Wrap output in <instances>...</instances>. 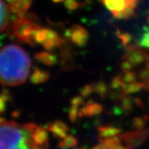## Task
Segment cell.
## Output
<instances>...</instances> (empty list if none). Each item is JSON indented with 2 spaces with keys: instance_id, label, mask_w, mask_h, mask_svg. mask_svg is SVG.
<instances>
[{
  "instance_id": "obj_1",
  "label": "cell",
  "mask_w": 149,
  "mask_h": 149,
  "mask_svg": "<svg viewBox=\"0 0 149 149\" xmlns=\"http://www.w3.org/2000/svg\"><path fill=\"white\" fill-rule=\"evenodd\" d=\"M31 60L27 52L18 45L8 44L0 53V80L3 85L17 86L27 81Z\"/></svg>"
},
{
  "instance_id": "obj_2",
  "label": "cell",
  "mask_w": 149,
  "mask_h": 149,
  "mask_svg": "<svg viewBox=\"0 0 149 149\" xmlns=\"http://www.w3.org/2000/svg\"><path fill=\"white\" fill-rule=\"evenodd\" d=\"M33 132L28 131L24 125L2 118L0 149H49V145H41L36 143L32 136Z\"/></svg>"
},
{
  "instance_id": "obj_3",
  "label": "cell",
  "mask_w": 149,
  "mask_h": 149,
  "mask_svg": "<svg viewBox=\"0 0 149 149\" xmlns=\"http://www.w3.org/2000/svg\"><path fill=\"white\" fill-rule=\"evenodd\" d=\"M39 19L33 13L18 14L12 25V34L18 41L34 46L36 43L34 36L36 32L41 28Z\"/></svg>"
},
{
  "instance_id": "obj_4",
  "label": "cell",
  "mask_w": 149,
  "mask_h": 149,
  "mask_svg": "<svg viewBox=\"0 0 149 149\" xmlns=\"http://www.w3.org/2000/svg\"><path fill=\"white\" fill-rule=\"evenodd\" d=\"M126 53L122 57V59H127L134 65H141L149 59V54L146 50L141 49L135 44H130L125 48Z\"/></svg>"
},
{
  "instance_id": "obj_5",
  "label": "cell",
  "mask_w": 149,
  "mask_h": 149,
  "mask_svg": "<svg viewBox=\"0 0 149 149\" xmlns=\"http://www.w3.org/2000/svg\"><path fill=\"white\" fill-rule=\"evenodd\" d=\"M65 36L77 47H83L89 39V33L85 28L79 24H74L67 30Z\"/></svg>"
},
{
  "instance_id": "obj_6",
  "label": "cell",
  "mask_w": 149,
  "mask_h": 149,
  "mask_svg": "<svg viewBox=\"0 0 149 149\" xmlns=\"http://www.w3.org/2000/svg\"><path fill=\"white\" fill-rule=\"evenodd\" d=\"M63 43H65V40L61 38L59 34L51 29L45 28V37L41 46L48 51H51L54 48L60 47Z\"/></svg>"
},
{
  "instance_id": "obj_7",
  "label": "cell",
  "mask_w": 149,
  "mask_h": 149,
  "mask_svg": "<svg viewBox=\"0 0 149 149\" xmlns=\"http://www.w3.org/2000/svg\"><path fill=\"white\" fill-rule=\"evenodd\" d=\"M104 110V107L100 104L89 101L84 107L79 110V116H94L100 115Z\"/></svg>"
},
{
  "instance_id": "obj_8",
  "label": "cell",
  "mask_w": 149,
  "mask_h": 149,
  "mask_svg": "<svg viewBox=\"0 0 149 149\" xmlns=\"http://www.w3.org/2000/svg\"><path fill=\"white\" fill-rule=\"evenodd\" d=\"M10 10L15 14H22L28 11L32 4V0H7Z\"/></svg>"
},
{
  "instance_id": "obj_9",
  "label": "cell",
  "mask_w": 149,
  "mask_h": 149,
  "mask_svg": "<svg viewBox=\"0 0 149 149\" xmlns=\"http://www.w3.org/2000/svg\"><path fill=\"white\" fill-rule=\"evenodd\" d=\"M47 130L52 133L54 134L56 137L60 139H64L67 136V132L69 131L68 126L65 123L61 120H56L53 123H50L47 126Z\"/></svg>"
},
{
  "instance_id": "obj_10",
  "label": "cell",
  "mask_w": 149,
  "mask_h": 149,
  "mask_svg": "<svg viewBox=\"0 0 149 149\" xmlns=\"http://www.w3.org/2000/svg\"><path fill=\"white\" fill-rule=\"evenodd\" d=\"M49 78V73L48 71L43 70L39 68H35L31 75V82L32 84H38L46 82Z\"/></svg>"
},
{
  "instance_id": "obj_11",
  "label": "cell",
  "mask_w": 149,
  "mask_h": 149,
  "mask_svg": "<svg viewBox=\"0 0 149 149\" xmlns=\"http://www.w3.org/2000/svg\"><path fill=\"white\" fill-rule=\"evenodd\" d=\"M110 12H120L126 8L124 0H99Z\"/></svg>"
},
{
  "instance_id": "obj_12",
  "label": "cell",
  "mask_w": 149,
  "mask_h": 149,
  "mask_svg": "<svg viewBox=\"0 0 149 149\" xmlns=\"http://www.w3.org/2000/svg\"><path fill=\"white\" fill-rule=\"evenodd\" d=\"M1 2V23L0 31L3 32L7 28L10 22V12L8 6L5 3L3 0H0Z\"/></svg>"
},
{
  "instance_id": "obj_13",
  "label": "cell",
  "mask_w": 149,
  "mask_h": 149,
  "mask_svg": "<svg viewBox=\"0 0 149 149\" xmlns=\"http://www.w3.org/2000/svg\"><path fill=\"white\" fill-rule=\"evenodd\" d=\"M34 58L40 63H43L47 66H52L56 63V57L55 55L47 52H39L34 54Z\"/></svg>"
},
{
  "instance_id": "obj_14",
  "label": "cell",
  "mask_w": 149,
  "mask_h": 149,
  "mask_svg": "<svg viewBox=\"0 0 149 149\" xmlns=\"http://www.w3.org/2000/svg\"><path fill=\"white\" fill-rule=\"evenodd\" d=\"M98 134L103 139L113 137L121 132L120 129L112 126H100L97 128Z\"/></svg>"
},
{
  "instance_id": "obj_15",
  "label": "cell",
  "mask_w": 149,
  "mask_h": 149,
  "mask_svg": "<svg viewBox=\"0 0 149 149\" xmlns=\"http://www.w3.org/2000/svg\"><path fill=\"white\" fill-rule=\"evenodd\" d=\"M143 88H145V82L135 81V82L130 83V84H124L123 86L122 87L121 91L123 94H129L139 92Z\"/></svg>"
},
{
  "instance_id": "obj_16",
  "label": "cell",
  "mask_w": 149,
  "mask_h": 149,
  "mask_svg": "<svg viewBox=\"0 0 149 149\" xmlns=\"http://www.w3.org/2000/svg\"><path fill=\"white\" fill-rule=\"evenodd\" d=\"M113 16L116 19H130L135 16V10L130 8H126L120 12H111Z\"/></svg>"
},
{
  "instance_id": "obj_17",
  "label": "cell",
  "mask_w": 149,
  "mask_h": 149,
  "mask_svg": "<svg viewBox=\"0 0 149 149\" xmlns=\"http://www.w3.org/2000/svg\"><path fill=\"white\" fill-rule=\"evenodd\" d=\"M92 86L93 89H94V92L97 93L100 97L105 96L108 91L107 85L103 81L94 83V84H92Z\"/></svg>"
},
{
  "instance_id": "obj_18",
  "label": "cell",
  "mask_w": 149,
  "mask_h": 149,
  "mask_svg": "<svg viewBox=\"0 0 149 149\" xmlns=\"http://www.w3.org/2000/svg\"><path fill=\"white\" fill-rule=\"evenodd\" d=\"M116 35L120 40L122 45L123 46L124 48H126V47H127L128 46L131 44V42L132 40V36L130 33L120 32L119 30H117Z\"/></svg>"
},
{
  "instance_id": "obj_19",
  "label": "cell",
  "mask_w": 149,
  "mask_h": 149,
  "mask_svg": "<svg viewBox=\"0 0 149 149\" xmlns=\"http://www.w3.org/2000/svg\"><path fill=\"white\" fill-rule=\"evenodd\" d=\"M132 97L126 96V94L122 93V96H120V99L122 103V107L125 111H130L133 106L134 100L131 99Z\"/></svg>"
},
{
  "instance_id": "obj_20",
  "label": "cell",
  "mask_w": 149,
  "mask_h": 149,
  "mask_svg": "<svg viewBox=\"0 0 149 149\" xmlns=\"http://www.w3.org/2000/svg\"><path fill=\"white\" fill-rule=\"evenodd\" d=\"M77 144V140L72 135H67L64 138L63 141H61L59 143V147L60 148H70L74 147Z\"/></svg>"
},
{
  "instance_id": "obj_21",
  "label": "cell",
  "mask_w": 149,
  "mask_h": 149,
  "mask_svg": "<svg viewBox=\"0 0 149 149\" xmlns=\"http://www.w3.org/2000/svg\"><path fill=\"white\" fill-rule=\"evenodd\" d=\"M64 6L67 10L72 12V11L78 9L79 7H81V4L79 2H78L77 0H65L64 1Z\"/></svg>"
},
{
  "instance_id": "obj_22",
  "label": "cell",
  "mask_w": 149,
  "mask_h": 149,
  "mask_svg": "<svg viewBox=\"0 0 149 149\" xmlns=\"http://www.w3.org/2000/svg\"><path fill=\"white\" fill-rule=\"evenodd\" d=\"M122 78H123V81L125 84H130V83L136 81L138 76L135 72L130 71V72H124V74L122 76Z\"/></svg>"
},
{
  "instance_id": "obj_23",
  "label": "cell",
  "mask_w": 149,
  "mask_h": 149,
  "mask_svg": "<svg viewBox=\"0 0 149 149\" xmlns=\"http://www.w3.org/2000/svg\"><path fill=\"white\" fill-rule=\"evenodd\" d=\"M124 84L125 83L123 81L122 76H120V75H116L113 79H112L110 86L112 89H121L122 87L123 86Z\"/></svg>"
},
{
  "instance_id": "obj_24",
  "label": "cell",
  "mask_w": 149,
  "mask_h": 149,
  "mask_svg": "<svg viewBox=\"0 0 149 149\" xmlns=\"http://www.w3.org/2000/svg\"><path fill=\"white\" fill-rule=\"evenodd\" d=\"M79 107L77 106H72L71 105V107L69 110V119L72 123H75L78 119V116H79Z\"/></svg>"
},
{
  "instance_id": "obj_25",
  "label": "cell",
  "mask_w": 149,
  "mask_h": 149,
  "mask_svg": "<svg viewBox=\"0 0 149 149\" xmlns=\"http://www.w3.org/2000/svg\"><path fill=\"white\" fill-rule=\"evenodd\" d=\"M145 116L144 117L138 116V117L134 118L132 120V125L134 126V127L139 129V130H141L145 126V123H146V117Z\"/></svg>"
},
{
  "instance_id": "obj_26",
  "label": "cell",
  "mask_w": 149,
  "mask_h": 149,
  "mask_svg": "<svg viewBox=\"0 0 149 149\" xmlns=\"http://www.w3.org/2000/svg\"><path fill=\"white\" fill-rule=\"evenodd\" d=\"M93 92H94V89H93L92 84L84 85L80 91L81 95L82 97H88L90 96L91 94H92Z\"/></svg>"
},
{
  "instance_id": "obj_27",
  "label": "cell",
  "mask_w": 149,
  "mask_h": 149,
  "mask_svg": "<svg viewBox=\"0 0 149 149\" xmlns=\"http://www.w3.org/2000/svg\"><path fill=\"white\" fill-rule=\"evenodd\" d=\"M133 66L134 65L129 60H127V59H122V63L120 64V69L123 72L131 71L132 69L133 68Z\"/></svg>"
},
{
  "instance_id": "obj_28",
  "label": "cell",
  "mask_w": 149,
  "mask_h": 149,
  "mask_svg": "<svg viewBox=\"0 0 149 149\" xmlns=\"http://www.w3.org/2000/svg\"><path fill=\"white\" fill-rule=\"evenodd\" d=\"M139 44L141 47L149 48V33L147 30H145V31L141 36V38L139 41Z\"/></svg>"
},
{
  "instance_id": "obj_29",
  "label": "cell",
  "mask_w": 149,
  "mask_h": 149,
  "mask_svg": "<svg viewBox=\"0 0 149 149\" xmlns=\"http://www.w3.org/2000/svg\"><path fill=\"white\" fill-rule=\"evenodd\" d=\"M70 104L72 106L80 107L84 104V100L82 97L76 96L72 98V100H70Z\"/></svg>"
},
{
  "instance_id": "obj_30",
  "label": "cell",
  "mask_w": 149,
  "mask_h": 149,
  "mask_svg": "<svg viewBox=\"0 0 149 149\" xmlns=\"http://www.w3.org/2000/svg\"><path fill=\"white\" fill-rule=\"evenodd\" d=\"M126 2V8H130L135 10L137 7V5L139 2V0H124Z\"/></svg>"
},
{
  "instance_id": "obj_31",
  "label": "cell",
  "mask_w": 149,
  "mask_h": 149,
  "mask_svg": "<svg viewBox=\"0 0 149 149\" xmlns=\"http://www.w3.org/2000/svg\"><path fill=\"white\" fill-rule=\"evenodd\" d=\"M138 77H139L141 80L143 81H145L149 77V70L148 69H142V70L139 72Z\"/></svg>"
},
{
  "instance_id": "obj_32",
  "label": "cell",
  "mask_w": 149,
  "mask_h": 149,
  "mask_svg": "<svg viewBox=\"0 0 149 149\" xmlns=\"http://www.w3.org/2000/svg\"><path fill=\"white\" fill-rule=\"evenodd\" d=\"M143 82H145V88L149 91V77L148 78L147 80L145 81H143Z\"/></svg>"
},
{
  "instance_id": "obj_33",
  "label": "cell",
  "mask_w": 149,
  "mask_h": 149,
  "mask_svg": "<svg viewBox=\"0 0 149 149\" xmlns=\"http://www.w3.org/2000/svg\"><path fill=\"white\" fill-rule=\"evenodd\" d=\"M54 3H59V2H62L63 1H65V0H52Z\"/></svg>"
},
{
  "instance_id": "obj_34",
  "label": "cell",
  "mask_w": 149,
  "mask_h": 149,
  "mask_svg": "<svg viewBox=\"0 0 149 149\" xmlns=\"http://www.w3.org/2000/svg\"><path fill=\"white\" fill-rule=\"evenodd\" d=\"M147 22H148V24H149V13H148V16H147Z\"/></svg>"
},
{
  "instance_id": "obj_35",
  "label": "cell",
  "mask_w": 149,
  "mask_h": 149,
  "mask_svg": "<svg viewBox=\"0 0 149 149\" xmlns=\"http://www.w3.org/2000/svg\"><path fill=\"white\" fill-rule=\"evenodd\" d=\"M147 69L149 70V62L148 63V64H147Z\"/></svg>"
},
{
  "instance_id": "obj_36",
  "label": "cell",
  "mask_w": 149,
  "mask_h": 149,
  "mask_svg": "<svg viewBox=\"0 0 149 149\" xmlns=\"http://www.w3.org/2000/svg\"><path fill=\"white\" fill-rule=\"evenodd\" d=\"M77 149H84V148H77Z\"/></svg>"
}]
</instances>
